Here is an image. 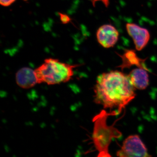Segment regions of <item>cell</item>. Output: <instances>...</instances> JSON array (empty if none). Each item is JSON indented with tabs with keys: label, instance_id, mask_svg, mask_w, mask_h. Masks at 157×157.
<instances>
[{
	"label": "cell",
	"instance_id": "2",
	"mask_svg": "<svg viewBox=\"0 0 157 157\" xmlns=\"http://www.w3.org/2000/svg\"><path fill=\"white\" fill-rule=\"evenodd\" d=\"M112 115H116L115 113L113 111L107 113L103 109L93 118L94 125L92 139L98 152V157H111L109 147L112 140L113 138H120L122 135L114 126L107 124V118Z\"/></svg>",
	"mask_w": 157,
	"mask_h": 157
},
{
	"label": "cell",
	"instance_id": "9",
	"mask_svg": "<svg viewBox=\"0 0 157 157\" xmlns=\"http://www.w3.org/2000/svg\"><path fill=\"white\" fill-rule=\"evenodd\" d=\"M147 72L145 69L138 67L132 70L128 75L135 88L143 90L148 86L149 80Z\"/></svg>",
	"mask_w": 157,
	"mask_h": 157
},
{
	"label": "cell",
	"instance_id": "7",
	"mask_svg": "<svg viewBox=\"0 0 157 157\" xmlns=\"http://www.w3.org/2000/svg\"><path fill=\"white\" fill-rule=\"evenodd\" d=\"M16 83L20 87L28 89L38 84L35 70L29 67L20 69L16 73Z\"/></svg>",
	"mask_w": 157,
	"mask_h": 157
},
{
	"label": "cell",
	"instance_id": "4",
	"mask_svg": "<svg viewBox=\"0 0 157 157\" xmlns=\"http://www.w3.org/2000/svg\"><path fill=\"white\" fill-rule=\"evenodd\" d=\"M117 155L120 157H148L147 148L139 135H130L123 141L120 149L117 152Z\"/></svg>",
	"mask_w": 157,
	"mask_h": 157
},
{
	"label": "cell",
	"instance_id": "8",
	"mask_svg": "<svg viewBox=\"0 0 157 157\" xmlns=\"http://www.w3.org/2000/svg\"><path fill=\"white\" fill-rule=\"evenodd\" d=\"M122 60V63L119 66L122 70L130 68L133 66H136L137 67L143 68L149 71L145 66L146 59L140 58L137 56V53L134 50L125 49L122 55L118 54Z\"/></svg>",
	"mask_w": 157,
	"mask_h": 157
},
{
	"label": "cell",
	"instance_id": "3",
	"mask_svg": "<svg viewBox=\"0 0 157 157\" xmlns=\"http://www.w3.org/2000/svg\"><path fill=\"white\" fill-rule=\"evenodd\" d=\"M77 67V65L63 63L57 59H46L35 70L38 84L53 85L68 82L74 75V68Z\"/></svg>",
	"mask_w": 157,
	"mask_h": 157
},
{
	"label": "cell",
	"instance_id": "6",
	"mask_svg": "<svg viewBox=\"0 0 157 157\" xmlns=\"http://www.w3.org/2000/svg\"><path fill=\"white\" fill-rule=\"evenodd\" d=\"M96 36L98 42L101 46L105 48H110L117 43L119 33L112 25L105 24L98 29Z\"/></svg>",
	"mask_w": 157,
	"mask_h": 157
},
{
	"label": "cell",
	"instance_id": "12",
	"mask_svg": "<svg viewBox=\"0 0 157 157\" xmlns=\"http://www.w3.org/2000/svg\"><path fill=\"white\" fill-rule=\"evenodd\" d=\"M60 19L62 22L64 24H67L70 22V18L67 15L64 14H60Z\"/></svg>",
	"mask_w": 157,
	"mask_h": 157
},
{
	"label": "cell",
	"instance_id": "1",
	"mask_svg": "<svg viewBox=\"0 0 157 157\" xmlns=\"http://www.w3.org/2000/svg\"><path fill=\"white\" fill-rule=\"evenodd\" d=\"M128 75L111 71L99 75L94 88V101L104 109H115L117 115L136 96Z\"/></svg>",
	"mask_w": 157,
	"mask_h": 157
},
{
	"label": "cell",
	"instance_id": "10",
	"mask_svg": "<svg viewBox=\"0 0 157 157\" xmlns=\"http://www.w3.org/2000/svg\"><path fill=\"white\" fill-rule=\"evenodd\" d=\"M91 2L94 7L95 6L96 3L97 2H101L103 4H104V6L106 8H108L109 5V1L110 0H89Z\"/></svg>",
	"mask_w": 157,
	"mask_h": 157
},
{
	"label": "cell",
	"instance_id": "5",
	"mask_svg": "<svg viewBox=\"0 0 157 157\" xmlns=\"http://www.w3.org/2000/svg\"><path fill=\"white\" fill-rule=\"evenodd\" d=\"M126 29L133 39L135 49L140 51L145 48L150 39V34L148 30L134 23H127Z\"/></svg>",
	"mask_w": 157,
	"mask_h": 157
},
{
	"label": "cell",
	"instance_id": "11",
	"mask_svg": "<svg viewBox=\"0 0 157 157\" xmlns=\"http://www.w3.org/2000/svg\"><path fill=\"white\" fill-rule=\"evenodd\" d=\"M15 1L16 0H0V4L4 7H8L11 6Z\"/></svg>",
	"mask_w": 157,
	"mask_h": 157
}]
</instances>
